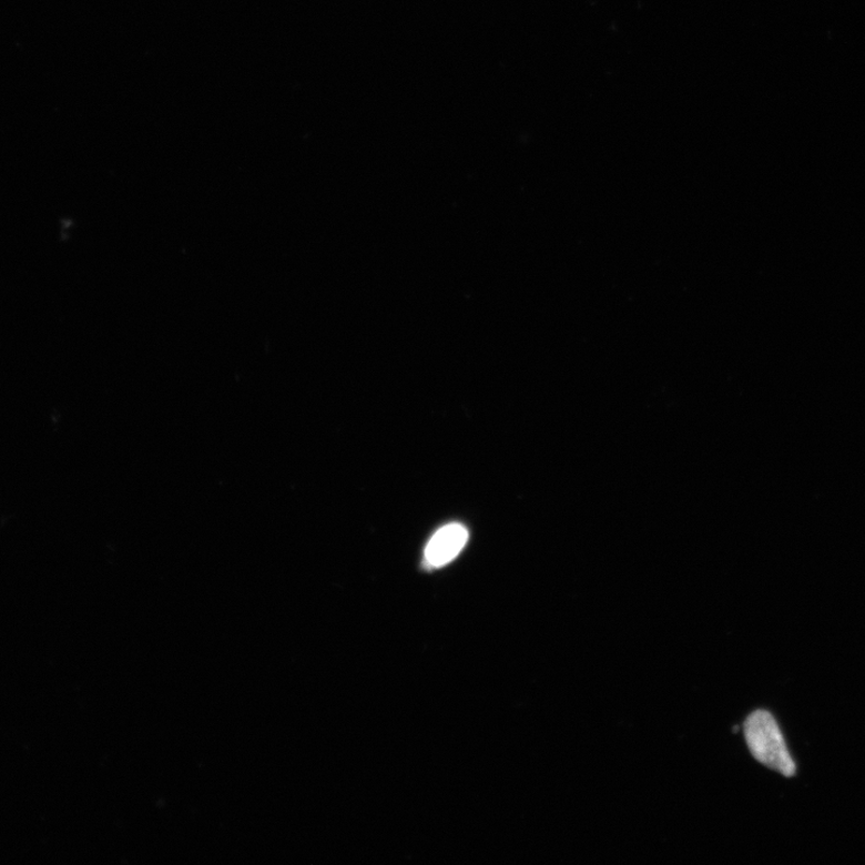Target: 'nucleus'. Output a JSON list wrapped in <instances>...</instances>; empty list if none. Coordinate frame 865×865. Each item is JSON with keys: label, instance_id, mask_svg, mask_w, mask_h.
Masks as SVG:
<instances>
[{"label": "nucleus", "instance_id": "obj_1", "mask_svg": "<svg viewBox=\"0 0 865 865\" xmlns=\"http://www.w3.org/2000/svg\"><path fill=\"white\" fill-rule=\"evenodd\" d=\"M744 737L750 753L764 766L784 776L796 774L781 729L773 715L766 711H756L744 723Z\"/></svg>", "mask_w": 865, "mask_h": 865}, {"label": "nucleus", "instance_id": "obj_2", "mask_svg": "<svg viewBox=\"0 0 865 865\" xmlns=\"http://www.w3.org/2000/svg\"><path fill=\"white\" fill-rule=\"evenodd\" d=\"M468 539L469 532L465 526L451 523L440 528L426 547L427 564L431 568L449 564L464 550Z\"/></svg>", "mask_w": 865, "mask_h": 865}]
</instances>
